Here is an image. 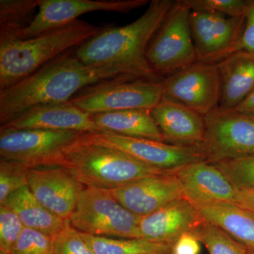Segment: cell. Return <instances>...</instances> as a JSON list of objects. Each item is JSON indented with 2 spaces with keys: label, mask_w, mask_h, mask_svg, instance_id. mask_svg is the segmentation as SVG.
Wrapping results in <instances>:
<instances>
[{
  "label": "cell",
  "mask_w": 254,
  "mask_h": 254,
  "mask_svg": "<svg viewBox=\"0 0 254 254\" xmlns=\"http://www.w3.org/2000/svg\"><path fill=\"white\" fill-rule=\"evenodd\" d=\"M201 150L207 162L216 163L254 155V116L217 108L205 116Z\"/></svg>",
  "instance_id": "9c48e42d"
},
{
  "label": "cell",
  "mask_w": 254,
  "mask_h": 254,
  "mask_svg": "<svg viewBox=\"0 0 254 254\" xmlns=\"http://www.w3.org/2000/svg\"><path fill=\"white\" fill-rule=\"evenodd\" d=\"M91 116L100 131L165 142L150 110H121L94 114Z\"/></svg>",
  "instance_id": "44dd1931"
},
{
  "label": "cell",
  "mask_w": 254,
  "mask_h": 254,
  "mask_svg": "<svg viewBox=\"0 0 254 254\" xmlns=\"http://www.w3.org/2000/svg\"><path fill=\"white\" fill-rule=\"evenodd\" d=\"M150 113L165 142L201 148L205 135L204 115L165 99H162Z\"/></svg>",
  "instance_id": "d6986e66"
},
{
  "label": "cell",
  "mask_w": 254,
  "mask_h": 254,
  "mask_svg": "<svg viewBox=\"0 0 254 254\" xmlns=\"http://www.w3.org/2000/svg\"><path fill=\"white\" fill-rule=\"evenodd\" d=\"M53 239L41 232L24 227L11 254H53Z\"/></svg>",
  "instance_id": "4dcf8cb0"
},
{
  "label": "cell",
  "mask_w": 254,
  "mask_h": 254,
  "mask_svg": "<svg viewBox=\"0 0 254 254\" xmlns=\"http://www.w3.org/2000/svg\"><path fill=\"white\" fill-rule=\"evenodd\" d=\"M30 168L22 164L0 160V204L11 193L28 186Z\"/></svg>",
  "instance_id": "83f0119b"
},
{
  "label": "cell",
  "mask_w": 254,
  "mask_h": 254,
  "mask_svg": "<svg viewBox=\"0 0 254 254\" xmlns=\"http://www.w3.org/2000/svg\"><path fill=\"white\" fill-rule=\"evenodd\" d=\"M213 164L226 175L237 190H254V155Z\"/></svg>",
  "instance_id": "4316f807"
},
{
  "label": "cell",
  "mask_w": 254,
  "mask_h": 254,
  "mask_svg": "<svg viewBox=\"0 0 254 254\" xmlns=\"http://www.w3.org/2000/svg\"><path fill=\"white\" fill-rule=\"evenodd\" d=\"M209 254H247L248 249L206 220L193 232Z\"/></svg>",
  "instance_id": "484cf974"
},
{
  "label": "cell",
  "mask_w": 254,
  "mask_h": 254,
  "mask_svg": "<svg viewBox=\"0 0 254 254\" xmlns=\"http://www.w3.org/2000/svg\"><path fill=\"white\" fill-rule=\"evenodd\" d=\"M244 17L245 23L240 38L228 50L223 59L237 52L254 53V0H249Z\"/></svg>",
  "instance_id": "d6a6232c"
},
{
  "label": "cell",
  "mask_w": 254,
  "mask_h": 254,
  "mask_svg": "<svg viewBox=\"0 0 254 254\" xmlns=\"http://www.w3.org/2000/svg\"><path fill=\"white\" fill-rule=\"evenodd\" d=\"M110 191L125 208L140 217L150 215L170 202L185 197L173 171L145 177Z\"/></svg>",
  "instance_id": "9a60e30c"
},
{
  "label": "cell",
  "mask_w": 254,
  "mask_h": 254,
  "mask_svg": "<svg viewBox=\"0 0 254 254\" xmlns=\"http://www.w3.org/2000/svg\"><path fill=\"white\" fill-rule=\"evenodd\" d=\"M0 254H11L9 253H7V252H5L4 251L0 250Z\"/></svg>",
  "instance_id": "74e56055"
},
{
  "label": "cell",
  "mask_w": 254,
  "mask_h": 254,
  "mask_svg": "<svg viewBox=\"0 0 254 254\" xmlns=\"http://www.w3.org/2000/svg\"><path fill=\"white\" fill-rule=\"evenodd\" d=\"M24 226L12 209L0 205V250L11 254Z\"/></svg>",
  "instance_id": "1f68e13d"
},
{
  "label": "cell",
  "mask_w": 254,
  "mask_h": 254,
  "mask_svg": "<svg viewBox=\"0 0 254 254\" xmlns=\"http://www.w3.org/2000/svg\"><path fill=\"white\" fill-rule=\"evenodd\" d=\"M247 254H254V250H247Z\"/></svg>",
  "instance_id": "8d00e7d4"
},
{
  "label": "cell",
  "mask_w": 254,
  "mask_h": 254,
  "mask_svg": "<svg viewBox=\"0 0 254 254\" xmlns=\"http://www.w3.org/2000/svg\"><path fill=\"white\" fill-rule=\"evenodd\" d=\"M28 188L51 213L68 220L85 187L61 166L30 169Z\"/></svg>",
  "instance_id": "5bb4252c"
},
{
  "label": "cell",
  "mask_w": 254,
  "mask_h": 254,
  "mask_svg": "<svg viewBox=\"0 0 254 254\" xmlns=\"http://www.w3.org/2000/svg\"><path fill=\"white\" fill-rule=\"evenodd\" d=\"M190 11H213L229 16L242 17L249 0H182Z\"/></svg>",
  "instance_id": "f1b7e54d"
},
{
  "label": "cell",
  "mask_w": 254,
  "mask_h": 254,
  "mask_svg": "<svg viewBox=\"0 0 254 254\" xmlns=\"http://www.w3.org/2000/svg\"><path fill=\"white\" fill-rule=\"evenodd\" d=\"M235 204L254 215V190H237Z\"/></svg>",
  "instance_id": "e575fe53"
},
{
  "label": "cell",
  "mask_w": 254,
  "mask_h": 254,
  "mask_svg": "<svg viewBox=\"0 0 254 254\" xmlns=\"http://www.w3.org/2000/svg\"><path fill=\"white\" fill-rule=\"evenodd\" d=\"M86 134L97 143L112 147L140 163L165 171H175L190 164L207 161L201 148L198 147L181 146L108 131Z\"/></svg>",
  "instance_id": "8fae6325"
},
{
  "label": "cell",
  "mask_w": 254,
  "mask_h": 254,
  "mask_svg": "<svg viewBox=\"0 0 254 254\" xmlns=\"http://www.w3.org/2000/svg\"><path fill=\"white\" fill-rule=\"evenodd\" d=\"M217 64L221 78L219 108L235 109L254 89V53L237 52Z\"/></svg>",
  "instance_id": "ffe728a7"
},
{
  "label": "cell",
  "mask_w": 254,
  "mask_h": 254,
  "mask_svg": "<svg viewBox=\"0 0 254 254\" xmlns=\"http://www.w3.org/2000/svg\"><path fill=\"white\" fill-rule=\"evenodd\" d=\"M100 31V26L77 20L28 39L0 36V91L28 77L71 48L81 46Z\"/></svg>",
  "instance_id": "3957f363"
},
{
  "label": "cell",
  "mask_w": 254,
  "mask_h": 254,
  "mask_svg": "<svg viewBox=\"0 0 254 254\" xmlns=\"http://www.w3.org/2000/svg\"><path fill=\"white\" fill-rule=\"evenodd\" d=\"M1 128L76 131L81 133L100 131L91 114L80 109L69 101L38 105L1 126Z\"/></svg>",
  "instance_id": "e0dca14e"
},
{
  "label": "cell",
  "mask_w": 254,
  "mask_h": 254,
  "mask_svg": "<svg viewBox=\"0 0 254 254\" xmlns=\"http://www.w3.org/2000/svg\"><path fill=\"white\" fill-rule=\"evenodd\" d=\"M141 217L132 213L110 190L85 187L69 219L81 233L118 239H141Z\"/></svg>",
  "instance_id": "5b68a950"
},
{
  "label": "cell",
  "mask_w": 254,
  "mask_h": 254,
  "mask_svg": "<svg viewBox=\"0 0 254 254\" xmlns=\"http://www.w3.org/2000/svg\"><path fill=\"white\" fill-rule=\"evenodd\" d=\"M148 0H40L39 9L31 22L18 32L28 39L77 21L86 13L104 11L127 14L148 4Z\"/></svg>",
  "instance_id": "7c38bea8"
},
{
  "label": "cell",
  "mask_w": 254,
  "mask_h": 254,
  "mask_svg": "<svg viewBox=\"0 0 254 254\" xmlns=\"http://www.w3.org/2000/svg\"><path fill=\"white\" fill-rule=\"evenodd\" d=\"M235 109L245 115L254 116V89Z\"/></svg>",
  "instance_id": "d590c367"
},
{
  "label": "cell",
  "mask_w": 254,
  "mask_h": 254,
  "mask_svg": "<svg viewBox=\"0 0 254 254\" xmlns=\"http://www.w3.org/2000/svg\"><path fill=\"white\" fill-rule=\"evenodd\" d=\"M184 194L195 205L235 203L237 189L214 164H190L175 170Z\"/></svg>",
  "instance_id": "ac0fdd59"
},
{
  "label": "cell",
  "mask_w": 254,
  "mask_h": 254,
  "mask_svg": "<svg viewBox=\"0 0 254 254\" xmlns=\"http://www.w3.org/2000/svg\"><path fill=\"white\" fill-rule=\"evenodd\" d=\"M40 0H1L0 36H16L31 22Z\"/></svg>",
  "instance_id": "d4e9b609"
},
{
  "label": "cell",
  "mask_w": 254,
  "mask_h": 254,
  "mask_svg": "<svg viewBox=\"0 0 254 254\" xmlns=\"http://www.w3.org/2000/svg\"><path fill=\"white\" fill-rule=\"evenodd\" d=\"M206 221L216 225L249 250H254V215L235 203L195 205Z\"/></svg>",
  "instance_id": "603a6c76"
},
{
  "label": "cell",
  "mask_w": 254,
  "mask_h": 254,
  "mask_svg": "<svg viewBox=\"0 0 254 254\" xmlns=\"http://www.w3.org/2000/svg\"><path fill=\"white\" fill-rule=\"evenodd\" d=\"M190 9L182 1L175 4L150 41L147 60L159 76H170L198 62L190 22Z\"/></svg>",
  "instance_id": "52a82bcc"
},
{
  "label": "cell",
  "mask_w": 254,
  "mask_h": 254,
  "mask_svg": "<svg viewBox=\"0 0 254 254\" xmlns=\"http://www.w3.org/2000/svg\"><path fill=\"white\" fill-rule=\"evenodd\" d=\"M173 0H153L141 16L126 26L105 28L78 47L75 55L89 65H113L127 76L160 82L147 60V50L155 33L175 4Z\"/></svg>",
  "instance_id": "7a4b0ae2"
},
{
  "label": "cell",
  "mask_w": 254,
  "mask_h": 254,
  "mask_svg": "<svg viewBox=\"0 0 254 254\" xmlns=\"http://www.w3.org/2000/svg\"><path fill=\"white\" fill-rule=\"evenodd\" d=\"M61 167L85 187L107 190L171 172L140 163L123 152L93 141L86 133L65 150Z\"/></svg>",
  "instance_id": "277c9868"
},
{
  "label": "cell",
  "mask_w": 254,
  "mask_h": 254,
  "mask_svg": "<svg viewBox=\"0 0 254 254\" xmlns=\"http://www.w3.org/2000/svg\"><path fill=\"white\" fill-rule=\"evenodd\" d=\"M0 205L12 209L24 227L41 232L52 238L63 230L68 220H63L45 208L28 186L11 193Z\"/></svg>",
  "instance_id": "7402d4cb"
},
{
  "label": "cell",
  "mask_w": 254,
  "mask_h": 254,
  "mask_svg": "<svg viewBox=\"0 0 254 254\" xmlns=\"http://www.w3.org/2000/svg\"><path fill=\"white\" fill-rule=\"evenodd\" d=\"M68 53L0 91L1 126L38 105L66 103L93 85L123 76L131 77L118 66L86 64L76 55Z\"/></svg>",
  "instance_id": "6da1fadb"
},
{
  "label": "cell",
  "mask_w": 254,
  "mask_h": 254,
  "mask_svg": "<svg viewBox=\"0 0 254 254\" xmlns=\"http://www.w3.org/2000/svg\"><path fill=\"white\" fill-rule=\"evenodd\" d=\"M53 254H95L85 242L81 232L68 220L63 230L53 239Z\"/></svg>",
  "instance_id": "f546056e"
},
{
  "label": "cell",
  "mask_w": 254,
  "mask_h": 254,
  "mask_svg": "<svg viewBox=\"0 0 254 254\" xmlns=\"http://www.w3.org/2000/svg\"><path fill=\"white\" fill-rule=\"evenodd\" d=\"M81 134L76 131L1 128L0 156L30 169L61 166L65 150Z\"/></svg>",
  "instance_id": "ba28073f"
},
{
  "label": "cell",
  "mask_w": 254,
  "mask_h": 254,
  "mask_svg": "<svg viewBox=\"0 0 254 254\" xmlns=\"http://www.w3.org/2000/svg\"><path fill=\"white\" fill-rule=\"evenodd\" d=\"M163 99L208 115L220 105L221 78L218 64L197 62L160 81Z\"/></svg>",
  "instance_id": "30bf717a"
},
{
  "label": "cell",
  "mask_w": 254,
  "mask_h": 254,
  "mask_svg": "<svg viewBox=\"0 0 254 254\" xmlns=\"http://www.w3.org/2000/svg\"><path fill=\"white\" fill-rule=\"evenodd\" d=\"M200 244L193 232H186L174 243L172 254H199Z\"/></svg>",
  "instance_id": "836d02e7"
},
{
  "label": "cell",
  "mask_w": 254,
  "mask_h": 254,
  "mask_svg": "<svg viewBox=\"0 0 254 254\" xmlns=\"http://www.w3.org/2000/svg\"><path fill=\"white\" fill-rule=\"evenodd\" d=\"M190 22L198 62L217 64L240 38L245 17L190 11Z\"/></svg>",
  "instance_id": "4fadbf2b"
},
{
  "label": "cell",
  "mask_w": 254,
  "mask_h": 254,
  "mask_svg": "<svg viewBox=\"0 0 254 254\" xmlns=\"http://www.w3.org/2000/svg\"><path fill=\"white\" fill-rule=\"evenodd\" d=\"M205 220L198 208L183 197L141 217L140 233L141 239L173 245L181 235L194 232Z\"/></svg>",
  "instance_id": "2e32d148"
},
{
  "label": "cell",
  "mask_w": 254,
  "mask_h": 254,
  "mask_svg": "<svg viewBox=\"0 0 254 254\" xmlns=\"http://www.w3.org/2000/svg\"><path fill=\"white\" fill-rule=\"evenodd\" d=\"M69 100L86 113L151 110L163 99L160 82L123 76L85 88Z\"/></svg>",
  "instance_id": "8992f818"
},
{
  "label": "cell",
  "mask_w": 254,
  "mask_h": 254,
  "mask_svg": "<svg viewBox=\"0 0 254 254\" xmlns=\"http://www.w3.org/2000/svg\"><path fill=\"white\" fill-rule=\"evenodd\" d=\"M95 254H172L173 245L144 239H118L81 233Z\"/></svg>",
  "instance_id": "cb8c5ba5"
}]
</instances>
